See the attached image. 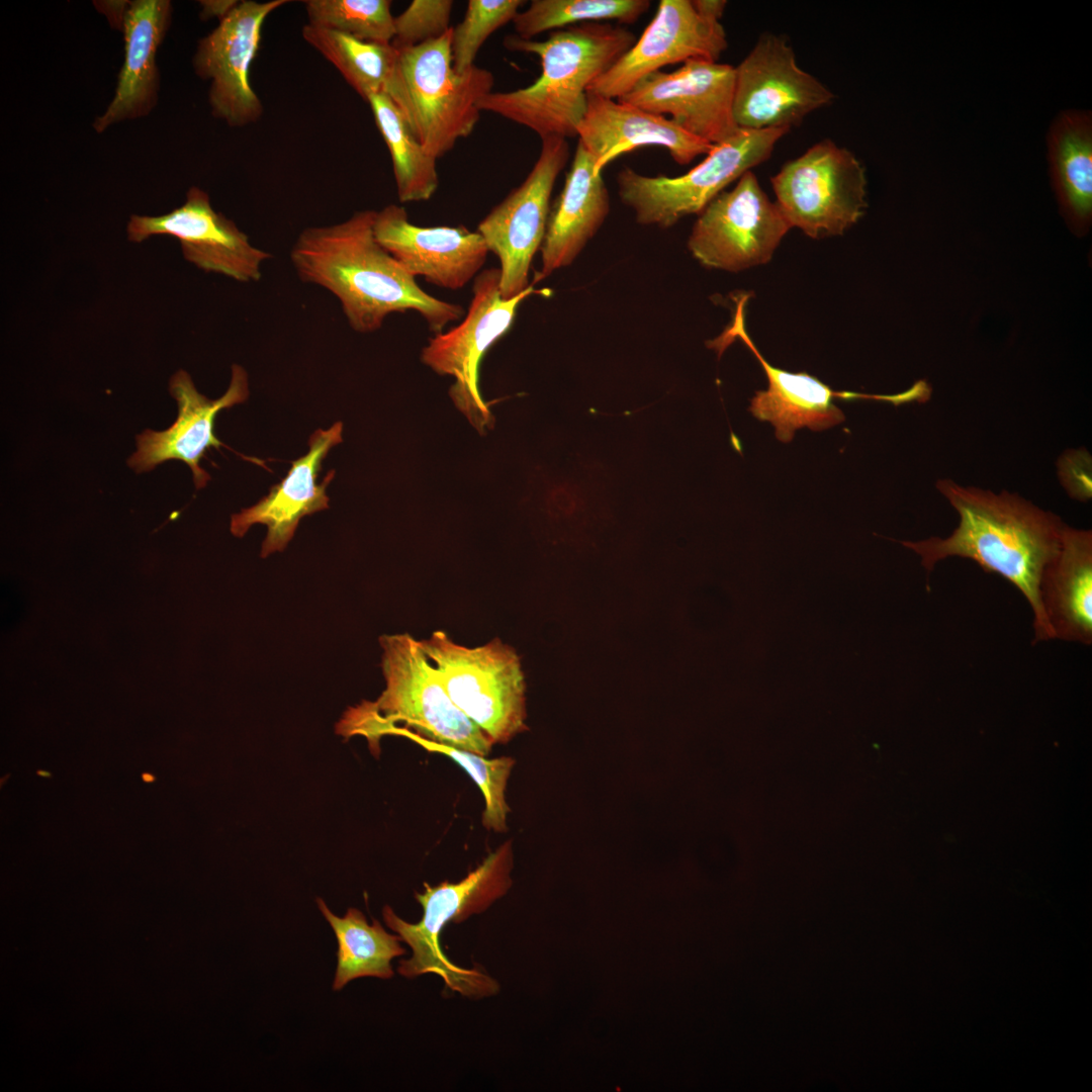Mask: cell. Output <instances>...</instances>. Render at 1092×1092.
<instances>
[{
  "label": "cell",
  "mask_w": 1092,
  "mask_h": 1092,
  "mask_svg": "<svg viewBox=\"0 0 1092 1092\" xmlns=\"http://www.w3.org/2000/svg\"><path fill=\"white\" fill-rule=\"evenodd\" d=\"M169 391L178 404L177 419L164 431L147 429L136 436V451L127 464L136 472H145L163 462L179 460L191 469L196 488H202L210 479L200 467L205 452L211 447L218 451L221 446L226 447L214 434L215 418L221 410L247 400L248 374L242 366L234 364L226 391L219 398L210 399L196 389L185 370H179L170 379Z\"/></svg>",
  "instance_id": "obj_18"
},
{
  "label": "cell",
  "mask_w": 1092,
  "mask_h": 1092,
  "mask_svg": "<svg viewBox=\"0 0 1092 1092\" xmlns=\"http://www.w3.org/2000/svg\"><path fill=\"white\" fill-rule=\"evenodd\" d=\"M771 185L776 203L791 228L813 239L842 235L867 207L862 164L829 140L784 165Z\"/></svg>",
  "instance_id": "obj_9"
},
{
  "label": "cell",
  "mask_w": 1092,
  "mask_h": 1092,
  "mask_svg": "<svg viewBox=\"0 0 1092 1092\" xmlns=\"http://www.w3.org/2000/svg\"><path fill=\"white\" fill-rule=\"evenodd\" d=\"M736 334L758 359L768 381L767 389L755 392L749 412L754 418L770 423L776 437L789 443L802 428L813 431L829 429L844 421L842 411L834 403L841 399H877L894 404L925 401L929 397L927 384L920 380L911 388L897 394L879 395L836 391L807 372H790L769 364L759 353L743 326L736 322Z\"/></svg>",
  "instance_id": "obj_20"
},
{
  "label": "cell",
  "mask_w": 1092,
  "mask_h": 1092,
  "mask_svg": "<svg viewBox=\"0 0 1092 1092\" xmlns=\"http://www.w3.org/2000/svg\"><path fill=\"white\" fill-rule=\"evenodd\" d=\"M733 116L740 129L790 128L833 93L802 70L787 38L764 33L734 68Z\"/></svg>",
  "instance_id": "obj_13"
},
{
  "label": "cell",
  "mask_w": 1092,
  "mask_h": 1092,
  "mask_svg": "<svg viewBox=\"0 0 1092 1092\" xmlns=\"http://www.w3.org/2000/svg\"><path fill=\"white\" fill-rule=\"evenodd\" d=\"M635 41L630 30L598 22L554 30L545 40L507 35L504 44L508 50L539 57L541 74L527 87L491 91L479 102V110L528 127L541 140L577 136L588 86Z\"/></svg>",
  "instance_id": "obj_3"
},
{
  "label": "cell",
  "mask_w": 1092,
  "mask_h": 1092,
  "mask_svg": "<svg viewBox=\"0 0 1092 1092\" xmlns=\"http://www.w3.org/2000/svg\"><path fill=\"white\" fill-rule=\"evenodd\" d=\"M577 136L578 143L594 157L598 173L620 155L643 146L665 148L679 165L690 164L714 147L686 131L669 117L593 94H587L586 111Z\"/></svg>",
  "instance_id": "obj_22"
},
{
  "label": "cell",
  "mask_w": 1092,
  "mask_h": 1092,
  "mask_svg": "<svg viewBox=\"0 0 1092 1092\" xmlns=\"http://www.w3.org/2000/svg\"><path fill=\"white\" fill-rule=\"evenodd\" d=\"M523 4L522 0H469L463 20L452 30L455 72L472 68L483 42L496 29L513 21Z\"/></svg>",
  "instance_id": "obj_33"
},
{
  "label": "cell",
  "mask_w": 1092,
  "mask_h": 1092,
  "mask_svg": "<svg viewBox=\"0 0 1092 1092\" xmlns=\"http://www.w3.org/2000/svg\"><path fill=\"white\" fill-rule=\"evenodd\" d=\"M453 1L414 0L405 10L394 17L396 49L412 48L445 34L449 26Z\"/></svg>",
  "instance_id": "obj_34"
},
{
  "label": "cell",
  "mask_w": 1092,
  "mask_h": 1092,
  "mask_svg": "<svg viewBox=\"0 0 1092 1092\" xmlns=\"http://www.w3.org/2000/svg\"><path fill=\"white\" fill-rule=\"evenodd\" d=\"M376 241L414 276L441 288L458 290L474 279L489 250L482 236L463 225L419 226L395 204L376 211Z\"/></svg>",
  "instance_id": "obj_19"
},
{
  "label": "cell",
  "mask_w": 1092,
  "mask_h": 1092,
  "mask_svg": "<svg viewBox=\"0 0 1092 1092\" xmlns=\"http://www.w3.org/2000/svg\"><path fill=\"white\" fill-rule=\"evenodd\" d=\"M935 486L957 511L958 527L946 538L901 544L916 552L928 571L938 561L959 556L1001 575L1027 600L1033 613L1034 641L1053 639L1039 582L1059 550L1065 523L1017 493L964 486L948 478L939 479Z\"/></svg>",
  "instance_id": "obj_2"
},
{
  "label": "cell",
  "mask_w": 1092,
  "mask_h": 1092,
  "mask_svg": "<svg viewBox=\"0 0 1092 1092\" xmlns=\"http://www.w3.org/2000/svg\"><path fill=\"white\" fill-rule=\"evenodd\" d=\"M790 229L748 171L698 214L688 248L705 267L740 272L767 263Z\"/></svg>",
  "instance_id": "obj_11"
},
{
  "label": "cell",
  "mask_w": 1092,
  "mask_h": 1092,
  "mask_svg": "<svg viewBox=\"0 0 1092 1092\" xmlns=\"http://www.w3.org/2000/svg\"><path fill=\"white\" fill-rule=\"evenodd\" d=\"M202 6V14L204 18L217 16L219 20L223 18L239 1H199Z\"/></svg>",
  "instance_id": "obj_36"
},
{
  "label": "cell",
  "mask_w": 1092,
  "mask_h": 1092,
  "mask_svg": "<svg viewBox=\"0 0 1092 1092\" xmlns=\"http://www.w3.org/2000/svg\"><path fill=\"white\" fill-rule=\"evenodd\" d=\"M367 103L390 153L399 201L429 200L439 185L437 159L417 141L386 94H373Z\"/></svg>",
  "instance_id": "obj_29"
},
{
  "label": "cell",
  "mask_w": 1092,
  "mask_h": 1092,
  "mask_svg": "<svg viewBox=\"0 0 1092 1092\" xmlns=\"http://www.w3.org/2000/svg\"><path fill=\"white\" fill-rule=\"evenodd\" d=\"M171 16L169 0L128 1L121 28L124 60L114 96L92 124L98 133L114 123L145 117L156 106L160 87L156 57Z\"/></svg>",
  "instance_id": "obj_23"
},
{
  "label": "cell",
  "mask_w": 1092,
  "mask_h": 1092,
  "mask_svg": "<svg viewBox=\"0 0 1092 1092\" xmlns=\"http://www.w3.org/2000/svg\"><path fill=\"white\" fill-rule=\"evenodd\" d=\"M499 278L498 268L479 272L474 278L473 295L464 320L445 333L435 334L421 353L423 363L434 372L455 379L450 396L480 434L491 428L493 422L488 403L479 390L481 360L486 351L510 331L520 304L531 294L544 292L531 284L517 296L504 299Z\"/></svg>",
  "instance_id": "obj_10"
},
{
  "label": "cell",
  "mask_w": 1092,
  "mask_h": 1092,
  "mask_svg": "<svg viewBox=\"0 0 1092 1092\" xmlns=\"http://www.w3.org/2000/svg\"><path fill=\"white\" fill-rule=\"evenodd\" d=\"M381 735L408 738L428 751L442 753L453 759L482 792L485 803L482 814L483 826L497 832L507 830L506 820L510 808L505 800V790L515 764L513 758L503 756L488 759L486 756L471 751L423 738L400 726H387L382 730Z\"/></svg>",
  "instance_id": "obj_31"
},
{
  "label": "cell",
  "mask_w": 1092,
  "mask_h": 1092,
  "mask_svg": "<svg viewBox=\"0 0 1092 1092\" xmlns=\"http://www.w3.org/2000/svg\"><path fill=\"white\" fill-rule=\"evenodd\" d=\"M512 868V844L507 841L460 882H443L437 886L425 883L424 892L415 894L423 907L419 922L410 923L397 916L390 906H384L385 924L412 949L410 959L398 962V974L407 979L437 975L452 991L470 999L496 994L499 991L497 981L479 968L466 969L452 963L442 950L439 937L447 923L462 922L485 911L502 898L511 888Z\"/></svg>",
  "instance_id": "obj_5"
},
{
  "label": "cell",
  "mask_w": 1092,
  "mask_h": 1092,
  "mask_svg": "<svg viewBox=\"0 0 1092 1092\" xmlns=\"http://www.w3.org/2000/svg\"><path fill=\"white\" fill-rule=\"evenodd\" d=\"M301 33L366 102L373 94L387 92L398 58V50L392 43L365 41L308 23Z\"/></svg>",
  "instance_id": "obj_28"
},
{
  "label": "cell",
  "mask_w": 1092,
  "mask_h": 1092,
  "mask_svg": "<svg viewBox=\"0 0 1092 1092\" xmlns=\"http://www.w3.org/2000/svg\"><path fill=\"white\" fill-rule=\"evenodd\" d=\"M1051 173L1062 212L1079 235L1092 217V118L1087 110L1062 111L1048 135Z\"/></svg>",
  "instance_id": "obj_26"
},
{
  "label": "cell",
  "mask_w": 1092,
  "mask_h": 1092,
  "mask_svg": "<svg viewBox=\"0 0 1092 1092\" xmlns=\"http://www.w3.org/2000/svg\"><path fill=\"white\" fill-rule=\"evenodd\" d=\"M375 213L361 210L342 222L303 230L290 252L298 277L334 294L358 333L375 332L389 314L407 310L420 313L430 331L442 333L464 314V308L419 286L376 241Z\"/></svg>",
  "instance_id": "obj_1"
},
{
  "label": "cell",
  "mask_w": 1092,
  "mask_h": 1092,
  "mask_svg": "<svg viewBox=\"0 0 1092 1092\" xmlns=\"http://www.w3.org/2000/svg\"><path fill=\"white\" fill-rule=\"evenodd\" d=\"M788 130L739 129L677 177L645 176L625 167L617 175L620 199L639 224L670 228L687 215L699 214L730 183L765 161Z\"/></svg>",
  "instance_id": "obj_8"
},
{
  "label": "cell",
  "mask_w": 1092,
  "mask_h": 1092,
  "mask_svg": "<svg viewBox=\"0 0 1092 1092\" xmlns=\"http://www.w3.org/2000/svg\"><path fill=\"white\" fill-rule=\"evenodd\" d=\"M379 644L385 689L376 701L350 707L336 733L364 736L378 753L382 730L401 723L423 738L487 756L492 741L452 702L420 640L382 635Z\"/></svg>",
  "instance_id": "obj_4"
},
{
  "label": "cell",
  "mask_w": 1092,
  "mask_h": 1092,
  "mask_svg": "<svg viewBox=\"0 0 1092 1092\" xmlns=\"http://www.w3.org/2000/svg\"><path fill=\"white\" fill-rule=\"evenodd\" d=\"M342 430L341 422L328 430L317 429L309 437L308 452L291 462L286 476L256 505L232 516V534L243 537L251 526L266 525L268 532L261 549V557L265 558L286 548L302 517L329 509L326 488L335 470H330L321 484L316 478L331 448L342 442Z\"/></svg>",
  "instance_id": "obj_21"
},
{
  "label": "cell",
  "mask_w": 1092,
  "mask_h": 1092,
  "mask_svg": "<svg viewBox=\"0 0 1092 1092\" xmlns=\"http://www.w3.org/2000/svg\"><path fill=\"white\" fill-rule=\"evenodd\" d=\"M594 157L577 143L561 193L548 218L540 248L541 268L533 285L569 266L597 234L610 211L609 192Z\"/></svg>",
  "instance_id": "obj_24"
},
{
  "label": "cell",
  "mask_w": 1092,
  "mask_h": 1092,
  "mask_svg": "<svg viewBox=\"0 0 1092 1092\" xmlns=\"http://www.w3.org/2000/svg\"><path fill=\"white\" fill-rule=\"evenodd\" d=\"M1039 599L1053 639L1091 644V531L1064 525L1059 550L1041 574Z\"/></svg>",
  "instance_id": "obj_25"
},
{
  "label": "cell",
  "mask_w": 1092,
  "mask_h": 1092,
  "mask_svg": "<svg viewBox=\"0 0 1092 1092\" xmlns=\"http://www.w3.org/2000/svg\"><path fill=\"white\" fill-rule=\"evenodd\" d=\"M316 903L338 943L334 991H340L359 978L387 980L393 977L391 961L406 954L399 935L388 933L376 919L369 924L356 908H349L343 917H339L322 898H317Z\"/></svg>",
  "instance_id": "obj_27"
},
{
  "label": "cell",
  "mask_w": 1092,
  "mask_h": 1092,
  "mask_svg": "<svg viewBox=\"0 0 1092 1092\" xmlns=\"http://www.w3.org/2000/svg\"><path fill=\"white\" fill-rule=\"evenodd\" d=\"M142 777H143V779H144V781H145V782H148V783H150V782H153V781H154V778H153V777H152L151 775H149V774H143V775H142Z\"/></svg>",
  "instance_id": "obj_37"
},
{
  "label": "cell",
  "mask_w": 1092,
  "mask_h": 1092,
  "mask_svg": "<svg viewBox=\"0 0 1092 1092\" xmlns=\"http://www.w3.org/2000/svg\"><path fill=\"white\" fill-rule=\"evenodd\" d=\"M537 161L523 183L479 222L477 232L499 261V291L510 299L525 291L532 260L545 238L550 197L570 151L566 139H542Z\"/></svg>",
  "instance_id": "obj_12"
},
{
  "label": "cell",
  "mask_w": 1092,
  "mask_h": 1092,
  "mask_svg": "<svg viewBox=\"0 0 1092 1092\" xmlns=\"http://www.w3.org/2000/svg\"><path fill=\"white\" fill-rule=\"evenodd\" d=\"M692 4L696 12L706 20L720 22L727 1L725 0H693Z\"/></svg>",
  "instance_id": "obj_35"
},
{
  "label": "cell",
  "mask_w": 1092,
  "mask_h": 1092,
  "mask_svg": "<svg viewBox=\"0 0 1092 1092\" xmlns=\"http://www.w3.org/2000/svg\"><path fill=\"white\" fill-rule=\"evenodd\" d=\"M727 46L722 24L701 17L691 0H661L639 39L588 86L587 94L618 99L665 66L717 62Z\"/></svg>",
  "instance_id": "obj_17"
},
{
  "label": "cell",
  "mask_w": 1092,
  "mask_h": 1092,
  "mask_svg": "<svg viewBox=\"0 0 1092 1092\" xmlns=\"http://www.w3.org/2000/svg\"><path fill=\"white\" fill-rule=\"evenodd\" d=\"M420 642L452 702L493 744L527 730L525 678L512 646L494 638L467 647L444 631Z\"/></svg>",
  "instance_id": "obj_7"
},
{
  "label": "cell",
  "mask_w": 1092,
  "mask_h": 1092,
  "mask_svg": "<svg viewBox=\"0 0 1092 1092\" xmlns=\"http://www.w3.org/2000/svg\"><path fill=\"white\" fill-rule=\"evenodd\" d=\"M126 233L133 243L153 236L174 237L188 262L240 282L260 280L262 262L272 257L254 247L233 220L216 212L208 194L196 186L189 188L181 206L168 213L132 214Z\"/></svg>",
  "instance_id": "obj_15"
},
{
  "label": "cell",
  "mask_w": 1092,
  "mask_h": 1092,
  "mask_svg": "<svg viewBox=\"0 0 1092 1092\" xmlns=\"http://www.w3.org/2000/svg\"><path fill=\"white\" fill-rule=\"evenodd\" d=\"M452 30L424 43L397 49L395 73L385 93L417 141L437 160L473 131L481 112L478 104L494 83L492 73L476 65L466 72H455Z\"/></svg>",
  "instance_id": "obj_6"
},
{
  "label": "cell",
  "mask_w": 1092,
  "mask_h": 1092,
  "mask_svg": "<svg viewBox=\"0 0 1092 1092\" xmlns=\"http://www.w3.org/2000/svg\"><path fill=\"white\" fill-rule=\"evenodd\" d=\"M734 87V67L692 60L672 72L650 74L618 100L669 115L686 131L717 145L740 129L733 116Z\"/></svg>",
  "instance_id": "obj_16"
},
{
  "label": "cell",
  "mask_w": 1092,
  "mask_h": 1092,
  "mask_svg": "<svg viewBox=\"0 0 1092 1092\" xmlns=\"http://www.w3.org/2000/svg\"><path fill=\"white\" fill-rule=\"evenodd\" d=\"M648 0H534L513 19L516 35L532 37L581 23L637 21L650 7Z\"/></svg>",
  "instance_id": "obj_30"
},
{
  "label": "cell",
  "mask_w": 1092,
  "mask_h": 1092,
  "mask_svg": "<svg viewBox=\"0 0 1092 1092\" xmlns=\"http://www.w3.org/2000/svg\"><path fill=\"white\" fill-rule=\"evenodd\" d=\"M287 0L239 1L218 25L197 44L193 67L197 76L210 81L208 101L212 115L230 126L256 122L263 105L250 82L266 18Z\"/></svg>",
  "instance_id": "obj_14"
},
{
  "label": "cell",
  "mask_w": 1092,
  "mask_h": 1092,
  "mask_svg": "<svg viewBox=\"0 0 1092 1092\" xmlns=\"http://www.w3.org/2000/svg\"><path fill=\"white\" fill-rule=\"evenodd\" d=\"M308 24L336 30L358 39L391 43L394 17L389 0H306Z\"/></svg>",
  "instance_id": "obj_32"
}]
</instances>
